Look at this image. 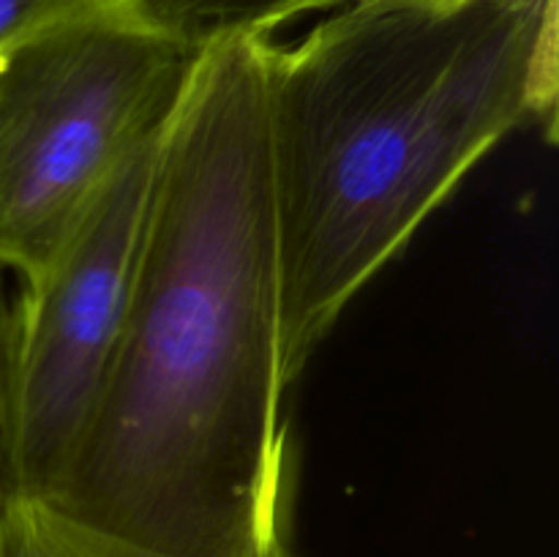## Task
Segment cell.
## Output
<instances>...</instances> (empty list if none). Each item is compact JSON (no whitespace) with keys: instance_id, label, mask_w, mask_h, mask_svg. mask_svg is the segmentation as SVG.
Instances as JSON below:
<instances>
[{"instance_id":"obj_1","label":"cell","mask_w":559,"mask_h":557,"mask_svg":"<svg viewBox=\"0 0 559 557\" xmlns=\"http://www.w3.org/2000/svg\"><path fill=\"white\" fill-rule=\"evenodd\" d=\"M267 44H205L164 131L107 375L58 484L27 500L63 557L289 549Z\"/></svg>"},{"instance_id":"obj_2","label":"cell","mask_w":559,"mask_h":557,"mask_svg":"<svg viewBox=\"0 0 559 557\" xmlns=\"http://www.w3.org/2000/svg\"><path fill=\"white\" fill-rule=\"evenodd\" d=\"M559 0H366L262 74L287 386L459 180L524 126L555 142Z\"/></svg>"},{"instance_id":"obj_3","label":"cell","mask_w":559,"mask_h":557,"mask_svg":"<svg viewBox=\"0 0 559 557\" xmlns=\"http://www.w3.org/2000/svg\"><path fill=\"white\" fill-rule=\"evenodd\" d=\"M197 58L145 0H82L0 49V271L55 260L167 131Z\"/></svg>"},{"instance_id":"obj_4","label":"cell","mask_w":559,"mask_h":557,"mask_svg":"<svg viewBox=\"0 0 559 557\" xmlns=\"http://www.w3.org/2000/svg\"><path fill=\"white\" fill-rule=\"evenodd\" d=\"M164 134L107 186L55 260L14 304L20 481L36 502L58 484L91 418L140 260Z\"/></svg>"},{"instance_id":"obj_5","label":"cell","mask_w":559,"mask_h":557,"mask_svg":"<svg viewBox=\"0 0 559 557\" xmlns=\"http://www.w3.org/2000/svg\"><path fill=\"white\" fill-rule=\"evenodd\" d=\"M147 11L191 47L227 36H273L278 25L342 0H145Z\"/></svg>"},{"instance_id":"obj_6","label":"cell","mask_w":559,"mask_h":557,"mask_svg":"<svg viewBox=\"0 0 559 557\" xmlns=\"http://www.w3.org/2000/svg\"><path fill=\"white\" fill-rule=\"evenodd\" d=\"M22 500L14 420V300L5 289V271H0V528Z\"/></svg>"},{"instance_id":"obj_7","label":"cell","mask_w":559,"mask_h":557,"mask_svg":"<svg viewBox=\"0 0 559 557\" xmlns=\"http://www.w3.org/2000/svg\"><path fill=\"white\" fill-rule=\"evenodd\" d=\"M0 557H63V552L36 508L22 500L0 528ZM282 557H295V552L287 549Z\"/></svg>"},{"instance_id":"obj_8","label":"cell","mask_w":559,"mask_h":557,"mask_svg":"<svg viewBox=\"0 0 559 557\" xmlns=\"http://www.w3.org/2000/svg\"><path fill=\"white\" fill-rule=\"evenodd\" d=\"M82 0H0V49Z\"/></svg>"},{"instance_id":"obj_9","label":"cell","mask_w":559,"mask_h":557,"mask_svg":"<svg viewBox=\"0 0 559 557\" xmlns=\"http://www.w3.org/2000/svg\"><path fill=\"white\" fill-rule=\"evenodd\" d=\"M347 3H366V0H342V5H347Z\"/></svg>"}]
</instances>
